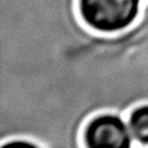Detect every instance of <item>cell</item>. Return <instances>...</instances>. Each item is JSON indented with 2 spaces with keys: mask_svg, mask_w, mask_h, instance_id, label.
Wrapping results in <instances>:
<instances>
[{
  "mask_svg": "<svg viewBox=\"0 0 148 148\" xmlns=\"http://www.w3.org/2000/svg\"><path fill=\"white\" fill-rule=\"evenodd\" d=\"M145 0H77L79 18L100 35H117L136 24Z\"/></svg>",
  "mask_w": 148,
  "mask_h": 148,
  "instance_id": "6da1fadb",
  "label": "cell"
},
{
  "mask_svg": "<svg viewBox=\"0 0 148 148\" xmlns=\"http://www.w3.org/2000/svg\"><path fill=\"white\" fill-rule=\"evenodd\" d=\"M82 141L83 148L136 147L126 117L114 111H103L88 120L83 128Z\"/></svg>",
  "mask_w": 148,
  "mask_h": 148,
  "instance_id": "7a4b0ae2",
  "label": "cell"
},
{
  "mask_svg": "<svg viewBox=\"0 0 148 148\" xmlns=\"http://www.w3.org/2000/svg\"><path fill=\"white\" fill-rule=\"evenodd\" d=\"M127 123L136 147L148 148V103H141L128 111Z\"/></svg>",
  "mask_w": 148,
  "mask_h": 148,
  "instance_id": "3957f363",
  "label": "cell"
}]
</instances>
